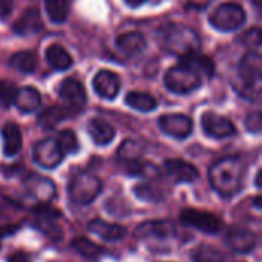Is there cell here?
Here are the masks:
<instances>
[{"mask_svg": "<svg viewBox=\"0 0 262 262\" xmlns=\"http://www.w3.org/2000/svg\"><path fill=\"white\" fill-rule=\"evenodd\" d=\"M46 61L49 63V66L55 71H66L72 66L74 60L71 57V54L61 46V45H51L46 49Z\"/></svg>", "mask_w": 262, "mask_h": 262, "instance_id": "cb8c5ba5", "label": "cell"}, {"mask_svg": "<svg viewBox=\"0 0 262 262\" xmlns=\"http://www.w3.org/2000/svg\"><path fill=\"white\" fill-rule=\"evenodd\" d=\"M45 8L51 21L60 25L68 18V0H45Z\"/></svg>", "mask_w": 262, "mask_h": 262, "instance_id": "f1b7e54d", "label": "cell"}, {"mask_svg": "<svg viewBox=\"0 0 262 262\" xmlns=\"http://www.w3.org/2000/svg\"><path fill=\"white\" fill-rule=\"evenodd\" d=\"M92 86L98 97H101L104 100H114L120 92L121 80H120L118 74L103 69L95 74V77L92 80Z\"/></svg>", "mask_w": 262, "mask_h": 262, "instance_id": "4fadbf2b", "label": "cell"}, {"mask_svg": "<svg viewBox=\"0 0 262 262\" xmlns=\"http://www.w3.org/2000/svg\"><path fill=\"white\" fill-rule=\"evenodd\" d=\"M3 138V155L5 157H15L21 149V130L17 124L8 123L2 129Z\"/></svg>", "mask_w": 262, "mask_h": 262, "instance_id": "7402d4cb", "label": "cell"}, {"mask_svg": "<svg viewBox=\"0 0 262 262\" xmlns=\"http://www.w3.org/2000/svg\"><path fill=\"white\" fill-rule=\"evenodd\" d=\"M14 32L21 35V37H28L32 34H37L43 29V20H41V14L37 8H29L26 9L18 20L14 23L12 26Z\"/></svg>", "mask_w": 262, "mask_h": 262, "instance_id": "e0dca14e", "label": "cell"}, {"mask_svg": "<svg viewBox=\"0 0 262 262\" xmlns=\"http://www.w3.org/2000/svg\"><path fill=\"white\" fill-rule=\"evenodd\" d=\"M17 94V88L12 81L9 80H2L0 81V101L5 106H11L14 103Z\"/></svg>", "mask_w": 262, "mask_h": 262, "instance_id": "d6a6232c", "label": "cell"}, {"mask_svg": "<svg viewBox=\"0 0 262 262\" xmlns=\"http://www.w3.org/2000/svg\"><path fill=\"white\" fill-rule=\"evenodd\" d=\"M259 201H261V200H259V196H256V198H255V207H256L258 210L261 209V203H259Z\"/></svg>", "mask_w": 262, "mask_h": 262, "instance_id": "b9f144b4", "label": "cell"}, {"mask_svg": "<svg viewBox=\"0 0 262 262\" xmlns=\"http://www.w3.org/2000/svg\"><path fill=\"white\" fill-rule=\"evenodd\" d=\"M124 2H126V5L130 6V8H140V6L144 5L147 0H124Z\"/></svg>", "mask_w": 262, "mask_h": 262, "instance_id": "ab89813d", "label": "cell"}, {"mask_svg": "<svg viewBox=\"0 0 262 262\" xmlns=\"http://www.w3.org/2000/svg\"><path fill=\"white\" fill-rule=\"evenodd\" d=\"M61 152L64 155H74L78 152L80 149V144H78V140H77V135L74 134V130L71 129H64L58 134V137L55 138Z\"/></svg>", "mask_w": 262, "mask_h": 262, "instance_id": "4dcf8cb0", "label": "cell"}, {"mask_svg": "<svg viewBox=\"0 0 262 262\" xmlns=\"http://www.w3.org/2000/svg\"><path fill=\"white\" fill-rule=\"evenodd\" d=\"M58 95L64 101L66 106L80 112V109L86 103V91L80 81L75 78H66L58 86Z\"/></svg>", "mask_w": 262, "mask_h": 262, "instance_id": "5bb4252c", "label": "cell"}, {"mask_svg": "<svg viewBox=\"0 0 262 262\" xmlns=\"http://www.w3.org/2000/svg\"><path fill=\"white\" fill-rule=\"evenodd\" d=\"M177 233V229L172 221L158 220V221H146L135 229L137 239H169Z\"/></svg>", "mask_w": 262, "mask_h": 262, "instance_id": "7c38bea8", "label": "cell"}, {"mask_svg": "<svg viewBox=\"0 0 262 262\" xmlns=\"http://www.w3.org/2000/svg\"><path fill=\"white\" fill-rule=\"evenodd\" d=\"M134 193L138 200L144 201V203H158L161 200V193L158 189H155L152 184L143 183V184H137L134 187Z\"/></svg>", "mask_w": 262, "mask_h": 262, "instance_id": "1f68e13d", "label": "cell"}, {"mask_svg": "<svg viewBox=\"0 0 262 262\" xmlns=\"http://www.w3.org/2000/svg\"><path fill=\"white\" fill-rule=\"evenodd\" d=\"M201 126L207 137L216 140L229 138L236 134V127L233 126V123L215 112H204L201 117Z\"/></svg>", "mask_w": 262, "mask_h": 262, "instance_id": "9c48e42d", "label": "cell"}, {"mask_svg": "<svg viewBox=\"0 0 262 262\" xmlns=\"http://www.w3.org/2000/svg\"><path fill=\"white\" fill-rule=\"evenodd\" d=\"M258 236L253 230L241 226L230 227L226 235V244L235 253H249L256 247Z\"/></svg>", "mask_w": 262, "mask_h": 262, "instance_id": "8fae6325", "label": "cell"}, {"mask_svg": "<svg viewBox=\"0 0 262 262\" xmlns=\"http://www.w3.org/2000/svg\"><path fill=\"white\" fill-rule=\"evenodd\" d=\"M103 183L101 180L91 173V172H80L77 173L69 183V198L74 204L78 206H89L92 204L97 196L101 193Z\"/></svg>", "mask_w": 262, "mask_h": 262, "instance_id": "277c9868", "label": "cell"}, {"mask_svg": "<svg viewBox=\"0 0 262 262\" xmlns=\"http://www.w3.org/2000/svg\"><path fill=\"white\" fill-rule=\"evenodd\" d=\"M255 183H256V187H258V189H261V187H262V186H261V170H258Z\"/></svg>", "mask_w": 262, "mask_h": 262, "instance_id": "60d3db41", "label": "cell"}, {"mask_svg": "<svg viewBox=\"0 0 262 262\" xmlns=\"http://www.w3.org/2000/svg\"><path fill=\"white\" fill-rule=\"evenodd\" d=\"M243 41L252 51H258L259 46H261V32H259V29H252V31L246 32L243 35Z\"/></svg>", "mask_w": 262, "mask_h": 262, "instance_id": "d590c367", "label": "cell"}, {"mask_svg": "<svg viewBox=\"0 0 262 262\" xmlns=\"http://www.w3.org/2000/svg\"><path fill=\"white\" fill-rule=\"evenodd\" d=\"M183 63L189 64L190 68H193L201 77L206 75L207 78H212L213 74H215V64H213V61H212L209 57L201 55L200 52L192 54V55H189V57H184V58H183Z\"/></svg>", "mask_w": 262, "mask_h": 262, "instance_id": "83f0119b", "label": "cell"}, {"mask_svg": "<svg viewBox=\"0 0 262 262\" xmlns=\"http://www.w3.org/2000/svg\"><path fill=\"white\" fill-rule=\"evenodd\" d=\"M246 129L250 134H255V135H259L261 134L262 118L259 111H255V112H252V114L247 115V118H246Z\"/></svg>", "mask_w": 262, "mask_h": 262, "instance_id": "e575fe53", "label": "cell"}, {"mask_svg": "<svg viewBox=\"0 0 262 262\" xmlns=\"http://www.w3.org/2000/svg\"><path fill=\"white\" fill-rule=\"evenodd\" d=\"M89 232L104 241H120L126 236V229L118 224H111L103 220H94L88 226Z\"/></svg>", "mask_w": 262, "mask_h": 262, "instance_id": "44dd1931", "label": "cell"}, {"mask_svg": "<svg viewBox=\"0 0 262 262\" xmlns=\"http://www.w3.org/2000/svg\"><path fill=\"white\" fill-rule=\"evenodd\" d=\"M246 11L238 3H223L209 17L210 25L221 32H232L246 23Z\"/></svg>", "mask_w": 262, "mask_h": 262, "instance_id": "8992f818", "label": "cell"}, {"mask_svg": "<svg viewBox=\"0 0 262 262\" xmlns=\"http://www.w3.org/2000/svg\"><path fill=\"white\" fill-rule=\"evenodd\" d=\"M71 246L80 256H83L84 259H89V261H98L104 255V250L98 244H95L86 238H75Z\"/></svg>", "mask_w": 262, "mask_h": 262, "instance_id": "484cf974", "label": "cell"}, {"mask_svg": "<svg viewBox=\"0 0 262 262\" xmlns=\"http://www.w3.org/2000/svg\"><path fill=\"white\" fill-rule=\"evenodd\" d=\"M246 166L239 157H224L212 164L209 180L213 190L223 198L235 196L243 187Z\"/></svg>", "mask_w": 262, "mask_h": 262, "instance_id": "6da1fadb", "label": "cell"}, {"mask_svg": "<svg viewBox=\"0 0 262 262\" xmlns=\"http://www.w3.org/2000/svg\"><path fill=\"white\" fill-rule=\"evenodd\" d=\"M158 126L166 135H169L172 138H177V140L187 138L193 130L192 120L187 115H183V114L161 115L160 120H158Z\"/></svg>", "mask_w": 262, "mask_h": 262, "instance_id": "30bf717a", "label": "cell"}, {"mask_svg": "<svg viewBox=\"0 0 262 262\" xmlns=\"http://www.w3.org/2000/svg\"><path fill=\"white\" fill-rule=\"evenodd\" d=\"M140 154V144L132 141V140H127L124 141L120 149H118V157L121 160H132V158H137Z\"/></svg>", "mask_w": 262, "mask_h": 262, "instance_id": "836d02e7", "label": "cell"}, {"mask_svg": "<svg viewBox=\"0 0 262 262\" xmlns=\"http://www.w3.org/2000/svg\"><path fill=\"white\" fill-rule=\"evenodd\" d=\"M12 104L23 114L35 112L41 104L40 92L35 88H31V86L20 88V89H17V94H15V98H14Z\"/></svg>", "mask_w": 262, "mask_h": 262, "instance_id": "ffe728a7", "label": "cell"}, {"mask_svg": "<svg viewBox=\"0 0 262 262\" xmlns=\"http://www.w3.org/2000/svg\"><path fill=\"white\" fill-rule=\"evenodd\" d=\"M158 41L169 54L178 55L181 58L196 54L201 48V38L198 32L181 23H170L161 26L158 31Z\"/></svg>", "mask_w": 262, "mask_h": 262, "instance_id": "7a4b0ae2", "label": "cell"}, {"mask_svg": "<svg viewBox=\"0 0 262 262\" xmlns=\"http://www.w3.org/2000/svg\"><path fill=\"white\" fill-rule=\"evenodd\" d=\"M64 154L61 152L55 138H45L34 146L32 158L43 169H55L63 161Z\"/></svg>", "mask_w": 262, "mask_h": 262, "instance_id": "ba28073f", "label": "cell"}, {"mask_svg": "<svg viewBox=\"0 0 262 262\" xmlns=\"http://www.w3.org/2000/svg\"><path fill=\"white\" fill-rule=\"evenodd\" d=\"M181 221L187 227L196 229L207 235H215L223 229V221L215 213L200 209H184L181 212Z\"/></svg>", "mask_w": 262, "mask_h": 262, "instance_id": "52a82bcc", "label": "cell"}, {"mask_svg": "<svg viewBox=\"0 0 262 262\" xmlns=\"http://www.w3.org/2000/svg\"><path fill=\"white\" fill-rule=\"evenodd\" d=\"M25 186L28 192L40 203V204H48L54 195H55V184L45 177L38 175H29L25 180Z\"/></svg>", "mask_w": 262, "mask_h": 262, "instance_id": "9a60e30c", "label": "cell"}, {"mask_svg": "<svg viewBox=\"0 0 262 262\" xmlns=\"http://www.w3.org/2000/svg\"><path fill=\"white\" fill-rule=\"evenodd\" d=\"M115 46L121 54H124L127 57H135L146 49V38L143 34L132 31V32L121 34L115 40Z\"/></svg>", "mask_w": 262, "mask_h": 262, "instance_id": "d6986e66", "label": "cell"}, {"mask_svg": "<svg viewBox=\"0 0 262 262\" xmlns=\"http://www.w3.org/2000/svg\"><path fill=\"white\" fill-rule=\"evenodd\" d=\"M88 134L97 146H107L115 137V129L109 123L94 118L88 123Z\"/></svg>", "mask_w": 262, "mask_h": 262, "instance_id": "603a6c76", "label": "cell"}, {"mask_svg": "<svg viewBox=\"0 0 262 262\" xmlns=\"http://www.w3.org/2000/svg\"><path fill=\"white\" fill-rule=\"evenodd\" d=\"M12 0H0V20H5L12 11Z\"/></svg>", "mask_w": 262, "mask_h": 262, "instance_id": "8d00e7d4", "label": "cell"}, {"mask_svg": "<svg viewBox=\"0 0 262 262\" xmlns=\"http://www.w3.org/2000/svg\"><path fill=\"white\" fill-rule=\"evenodd\" d=\"M262 60L259 51L247 52L236 72L235 89L247 100H258L261 95Z\"/></svg>", "mask_w": 262, "mask_h": 262, "instance_id": "3957f363", "label": "cell"}, {"mask_svg": "<svg viewBox=\"0 0 262 262\" xmlns=\"http://www.w3.org/2000/svg\"><path fill=\"white\" fill-rule=\"evenodd\" d=\"M17 229H18V226H5L3 229H0V236H3V235H11V233H14Z\"/></svg>", "mask_w": 262, "mask_h": 262, "instance_id": "f35d334b", "label": "cell"}, {"mask_svg": "<svg viewBox=\"0 0 262 262\" xmlns=\"http://www.w3.org/2000/svg\"><path fill=\"white\" fill-rule=\"evenodd\" d=\"M126 104L140 112H150L158 106L155 97L146 92H138V91H132L126 95Z\"/></svg>", "mask_w": 262, "mask_h": 262, "instance_id": "d4e9b609", "label": "cell"}, {"mask_svg": "<svg viewBox=\"0 0 262 262\" xmlns=\"http://www.w3.org/2000/svg\"><path fill=\"white\" fill-rule=\"evenodd\" d=\"M164 169L173 178L175 183H193L200 177L198 169L193 164H190L184 160H180V158L167 160L164 163Z\"/></svg>", "mask_w": 262, "mask_h": 262, "instance_id": "2e32d148", "label": "cell"}, {"mask_svg": "<svg viewBox=\"0 0 262 262\" xmlns=\"http://www.w3.org/2000/svg\"><path fill=\"white\" fill-rule=\"evenodd\" d=\"M9 66L21 74H32L37 68V58L32 52L20 51V52H15L11 55Z\"/></svg>", "mask_w": 262, "mask_h": 262, "instance_id": "4316f807", "label": "cell"}, {"mask_svg": "<svg viewBox=\"0 0 262 262\" xmlns=\"http://www.w3.org/2000/svg\"><path fill=\"white\" fill-rule=\"evenodd\" d=\"M9 262H31V259L25 255V253H20V252H17V253H14V255H11L9 256Z\"/></svg>", "mask_w": 262, "mask_h": 262, "instance_id": "74e56055", "label": "cell"}, {"mask_svg": "<svg viewBox=\"0 0 262 262\" xmlns=\"http://www.w3.org/2000/svg\"><path fill=\"white\" fill-rule=\"evenodd\" d=\"M164 84L170 92L186 95L196 91L203 84V78L193 68L181 61V64L173 66L167 71L164 77Z\"/></svg>", "mask_w": 262, "mask_h": 262, "instance_id": "5b68a950", "label": "cell"}, {"mask_svg": "<svg viewBox=\"0 0 262 262\" xmlns=\"http://www.w3.org/2000/svg\"><path fill=\"white\" fill-rule=\"evenodd\" d=\"M193 262H224V255L212 246L203 244L192 252Z\"/></svg>", "mask_w": 262, "mask_h": 262, "instance_id": "f546056e", "label": "cell"}, {"mask_svg": "<svg viewBox=\"0 0 262 262\" xmlns=\"http://www.w3.org/2000/svg\"><path fill=\"white\" fill-rule=\"evenodd\" d=\"M75 114H78V111H75L69 106H51V107H48L38 114L37 121L43 129L51 130L55 126H58L63 120L71 118Z\"/></svg>", "mask_w": 262, "mask_h": 262, "instance_id": "ac0fdd59", "label": "cell"}]
</instances>
